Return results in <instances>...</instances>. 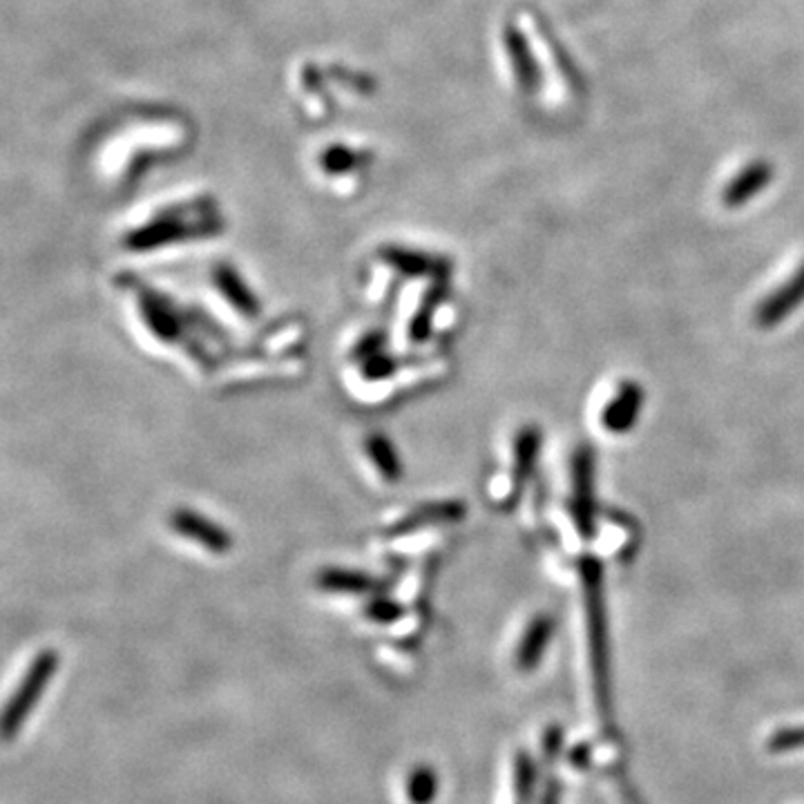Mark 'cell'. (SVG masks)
I'll list each match as a JSON object with an SVG mask.
<instances>
[{"label": "cell", "instance_id": "cell-1", "mask_svg": "<svg viewBox=\"0 0 804 804\" xmlns=\"http://www.w3.org/2000/svg\"><path fill=\"white\" fill-rule=\"evenodd\" d=\"M581 584L586 595L588 610V635H590V652H592V673H595V691L597 704L604 713L601 718L610 722V657H608V626L604 610V570L595 557H586L579 564Z\"/></svg>", "mask_w": 804, "mask_h": 804}, {"label": "cell", "instance_id": "cell-2", "mask_svg": "<svg viewBox=\"0 0 804 804\" xmlns=\"http://www.w3.org/2000/svg\"><path fill=\"white\" fill-rule=\"evenodd\" d=\"M56 670H59V652L52 648L41 650L32 659L30 668L23 676V682L19 684L17 693L12 695V700L8 702L6 713H3V738L6 740H14L19 735V731L28 722L32 709L39 704L41 695L45 693L50 680L56 676Z\"/></svg>", "mask_w": 804, "mask_h": 804}, {"label": "cell", "instance_id": "cell-3", "mask_svg": "<svg viewBox=\"0 0 804 804\" xmlns=\"http://www.w3.org/2000/svg\"><path fill=\"white\" fill-rule=\"evenodd\" d=\"M570 512L577 529L584 536H592L595 532V454L588 445H581L573 456V503Z\"/></svg>", "mask_w": 804, "mask_h": 804}, {"label": "cell", "instance_id": "cell-4", "mask_svg": "<svg viewBox=\"0 0 804 804\" xmlns=\"http://www.w3.org/2000/svg\"><path fill=\"white\" fill-rule=\"evenodd\" d=\"M171 527L177 534H182L184 539H188L215 555H226L235 544L233 536L228 534V529L224 525H219L217 520H210L206 514L190 509V507L175 509L171 514Z\"/></svg>", "mask_w": 804, "mask_h": 804}, {"label": "cell", "instance_id": "cell-5", "mask_svg": "<svg viewBox=\"0 0 804 804\" xmlns=\"http://www.w3.org/2000/svg\"><path fill=\"white\" fill-rule=\"evenodd\" d=\"M802 305H804V264L784 285H780L771 296H766L760 302L755 311V322L762 329H775L786 318H791Z\"/></svg>", "mask_w": 804, "mask_h": 804}, {"label": "cell", "instance_id": "cell-6", "mask_svg": "<svg viewBox=\"0 0 804 804\" xmlns=\"http://www.w3.org/2000/svg\"><path fill=\"white\" fill-rule=\"evenodd\" d=\"M643 400H646L643 389L637 382H632V380L621 382L615 398L604 408V414H601L604 430L610 434L630 432L639 419Z\"/></svg>", "mask_w": 804, "mask_h": 804}, {"label": "cell", "instance_id": "cell-7", "mask_svg": "<svg viewBox=\"0 0 804 804\" xmlns=\"http://www.w3.org/2000/svg\"><path fill=\"white\" fill-rule=\"evenodd\" d=\"M555 630H557V626L550 615H536L527 623V628L518 641V648L514 652V666L518 670H523V673H529V670L539 666L544 652L550 646Z\"/></svg>", "mask_w": 804, "mask_h": 804}, {"label": "cell", "instance_id": "cell-8", "mask_svg": "<svg viewBox=\"0 0 804 804\" xmlns=\"http://www.w3.org/2000/svg\"><path fill=\"white\" fill-rule=\"evenodd\" d=\"M213 280L217 285V291L221 298L244 318H257L261 313V302L257 293L246 285V280L239 276L235 266L219 264L213 274Z\"/></svg>", "mask_w": 804, "mask_h": 804}, {"label": "cell", "instance_id": "cell-9", "mask_svg": "<svg viewBox=\"0 0 804 804\" xmlns=\"http://www.w3.org/2000/svg\"><path fill=\"white\" fill-rule=\"evenodd\" d=\"M140 309H142V316H144L148 329L164 342H173L177 336H182V320H179L175 307L164 296L142 289Z\"/></svg>", "mask_w": 804, "mask_h": 804}, {"label": "cell", "instance_id": "cell-10", "mask_svg": "<svg viewBox=\"0 0 804 804\" xmlns=\"http://www.w3.org/2000/svg\"><path fill=\"white\" fill-rule=\"evenodd\" d=\"M544 434L539 427H523L516 434L514 441V487L520 492V487L527 483V478L534 472V465L539 463Z\"/></svg>", "mask_w": 804, "mask_h": 804}, {"label": "cell", "instance_id": "cell-11", "mask_svg": "<svg viewBox=\"0 0 804 804\" xmlns=\"http://www.w3.org/2000/svg\"><path fill=\"white\" fill-rule=\"evenodd\" d=\"M382 257L393 266L398 268L400 274H405L410 278H423V276H439V274H445V261L432 257V255H425V252H419V250H405V248H386L382 252Z\"/></svg>", "mask_w": 804, "mask_h": 804}, {"label": "cell", "instance_id": "cell-12", "mask_svg": "<svg viewBox=\"0 0 804 804\" xmlns=\"http://www.w3.org/2000/svg\"><path fill=\"white\" fill-rule=\"evenodd\" d=\"M318 586L327 592L342 595H373L378 592V581L364 573L344 570V568H327L318 575Z\"/></svg>", "mask_w": 804, "mask_h": 804}, {"label": "cell", "instance_id": "cell-13", "mask_svg": "<svg viewBox=\"0 0 804 804\" xmlns=\"http://www.w3.org/2000/svg\"><path fill=\"white\" fill-rule=\"evenodd\" d=\"M367 454L371 458V463L378 467L380 476L384 481H400L402 478V461L395 452V447L391 445V441L382 434H371L367 439Z\"/></svg>", "mask_w": 804, "mask_h": 804}, {"label": "cell", "instance_id": "cell-14", "mask_svg": "<svg viewBox=\"0 0 804 804\" xmlns=\"http://www.w3.org/2000/svg\"><path fill=\"white\" fill-rule=\"evenodd\" d=\"M405 793L410 804H434L439 795V775L432 766L419 764L410 771L405 782Z\"/></svg>", "mask_w": 804, "mask_h": 804}, {"label": "cell", "instance_id": "cell-15", "mask_svg": "<svg viewBox=\"0 0 804 804\" xmlns=\"http://www.w3.org/2000/svg\"><path fill=\"white\" fill-rule=\"evenodd\" d=\"M463 514H465V507H463L461 503H436V505L423 507V509H419L416 514L408 516V520L402 523V525H398L395 529H398V532H402V529H416V527L432 525V523L458 520Z\"/></svg>", "mask_w": 804, "mask_h": 804}, {"label": "cell", "instance_id": "cell-16", "mask_svg": "<svg viewBox=\"0 0 804 804\" xmlns=\"http://www.w3.org/2000/svg\"><path fill=\"white\" fill-rule=\"evenodd\" d=\"M364 615L375 621V623H393L398 621L402 615H405V608H402L400 604L391 601V599H384V597H378V599H371L367 606H364Z\"/></svg>", "mask_w": 804, "mask_h": 804}, {"label": "cell", "instance_id": "cell-17", "mask_svg": "<svg viewBox=\"0 0 804 804\" xmlns=\"http://www.w3.org/2000/svg\"><path fill=\"white\" fill-rule=\"evenodd\" d=\"M769 749H771L773 753H793V751H797V749H804V726L777 731V733L769 740Z\"/></svg>", "mask_w": 804, "mask_h": 804}]
</instances>
